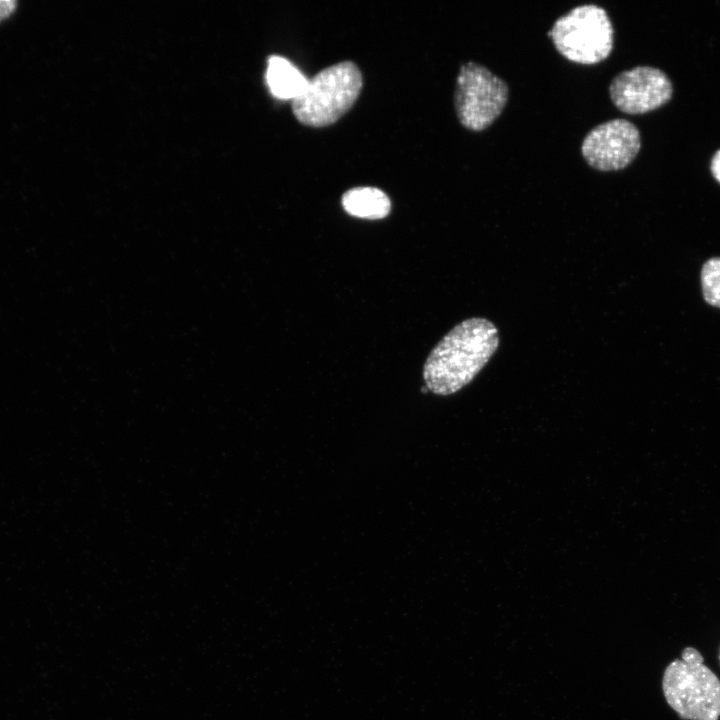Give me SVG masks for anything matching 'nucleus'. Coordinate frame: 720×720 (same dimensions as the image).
Returning <instances> with one entry per match:
<instances>
[{"instance_id":"obj_1","label":"nucleus","mask_w":720,"mask_h":720,"mask_svg":"<svg viewBox=\"0 0 720 720\" xmlns=\"http://www.w3.org/2000/svg\"><path fill=\"white\" fill-rule=\"evenodd\" d=\"M493 322L473 317L452 328L432 349L423 366L428 390L450 395L469 384L488 363L499 346Z\"/></svg>"},{"instance_id":"obj_2","label":"nucleus","mask_w":720,"mask_h":720,"mask_svg":"<svg viewBox=\"0 0 720 720\" xmlns=\"http://www.w3.org/2000/svg\"><path fill=\"white\" fill-rule=\"evenodd\" d=\"M663 693L669 706L685 720H718L720 717V680L704 664L701 653L686 647L681 659L672 661L664 671Z\"/></svg>"},{"instance_id":"obj_3","label":"nucleus","mask_w":720,"mask_h":720,"mask_svg":"<svg viewBox=\"0 0 720 720\" xmlns=\"http://www.w3.org/2000/svg\"><path fill=\"white\" fill-rule=\"evenodd\" d=\"M362 86V73L354 62L333 64L308 79L304 91L292 100L293 114L305 126L331 125L353 106Z\"/></svg>"},{"instance_id":"obj_4","label":"nucleus","mask_w":720,"mask_h":720,"mask_svg":"<svg viewBox=\"0 0 720 720\" xmlns=\"http://www.w3.org/2000/svg\"><path fill=\"white\" fill-rule=\"evenodd\" d=\"M548 35L557 51L579 64H596L611 53L614 29L606 10L585 4L559 17Z\"/></svg>"},{"instance_id":"obj_5","label":"nucleus","mask_w":720,"mask_h":720,"mask_svg":"<svg viewBox=\"0 0 720 720\" xmlns=\"http://www.w3.org/2000/svg\"><path fill=\"white\" fill-rule=\"evenodd\" d=\"M509 95L507 83L475 62L460 67L454 105L459 122L472 131L488 128L503 111Z\"/></svg>"},{"instance_id":"obj_6","label":"nucleus","mask_w":720,"mask_h":720,"mask_svg":"<svg viewBox=\"0 0 720 720\" xmlns=\"http://www.w3.org/2000/svg\"><path fill=\"white\" fill-rule=\"evenodd\" d=\"M641 136L630 121L617 118L601 123L585 136L581 152L592 168L616 171L627 167L638 155Z\"/></svg>"},{"instance_id":"obj_7","label":"nucleus","mask_w":720,"mask_h":720,"mask_svg":"<svg viewBox=\"0 0 720 720\" xmlns=\"http://www.w3.org/2000/svg\"><path fill=\"white\" fill-rule=\"evenodd\" d=\"M613 104L627 114H643L670 101L673 85L662 70L636 66L617 74L609 85Z\"/></svg>"},{"instance_id":"obj_8","label":"nucleus","mask_w":720,"mask_h":720,"mask_svg":"<svg viewBox=\"0 0 720 720\" xmlns=\"http://www.w3.org/2000/svg\"><path fill=\"white\" fill-rule=\"evenodd\" d=\"M344 210L354 217L378 220L385 218L391 210L387 194L376 187H355L342 196Z\"/></svg>"},{"instance_id":"obj_9","label":"nucleus","mask_w":720,"mask_h":720,"mask_svg":"<svg viewBox=\"0 0 720 720\" xmlns=\"http://www.w3.org/2000/svg\"><path fill=\"white\" fill-rule=\"evenodd\" d=\"M266 80L272 94L280 99H295L305 89L308 79L289 60L271 56Z\"/></svg>"},{"instance_id":"obj_10","label":"nucleus","mask_w":720,"mask_h":720,"mask_svg":"<svg viewBox=\"0 0 720 720\" xmlns=\"http://www.w3.org/2000/svg\"><path fill=\"white\" fill-rule=\"evenodd\" d=\"M703 299L712 307L720 308V257L704 262L700 272Z\"/></svg>"},{"instance_id":"obj_11","label":"nucleus","mask_w":720,"mask_h":720,"mask_svg":"<svg viewBox=\"0 0 720 720\" xmlns=\"http://www.w3.org/2000/svg\"><path fill=\"white\" fill-rule=\"evenodd\" d=\"M17 2L14 0H0V21L8 18L16 9Z\"/></svg>"},{"instance_id":"obj_12","label":"nucleus","mask_w":720,"mask_h":720,"mask_svg":"<svg viewBox=\"0 0 720 720\" xmlns=\"http://www.w3.org/2000/svg\"><path fill=\"white\" fill-rule=\"evenodd\" d=\"M710 168L713 177L720 183V149L714 154Z\"/></svg>"},{"instance_id":"obj_13","label":"nucleus","mask_w":720,"mask_h":720,"mask_svg":"<svg viewBox=\"0 0 720 720\" xmlns=\"http://www.w3.org/2000/svg\"><path fill=\"white\" fill-rule=\"evenodd\" d=\"M719 659H720V656H719Z\"/></svg>"}]
</instances>
